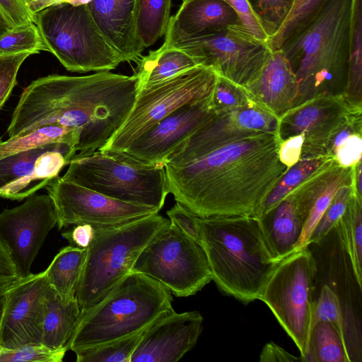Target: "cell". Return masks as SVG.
I'll return each mask as SVG.
<instances>
[{"mask_svg":"<svg viewBox=\"0 0 362 362\" xmlns=\"http://www.w3.org/2000/svg\"><path fill=\"white\" fill-rule=\"evenodd\" d=\"M276 133L240 129L230 114L214 113L169 157L167 187L199 217H259L288 170Z\"/></svg>","mask_w":362,"mask_h":362,"instance_id":"obj_1","label":"cell"},{"mask_svg":"<svg viewBox=\"0 0 362 362\" xmlns=\"http://www.w3.org/2000/svg\"><path fill=\"white\" fill-rule=\"evenodd\" d=\"M137 92L134 74L104 71L82 76L41 77L23 89L7 133L9 137L18 136L56 124L74 128L81 134L73 159L85 156L103 148L118 130Z\"/></svg>","mask_w":362,"mask_h":362,"instance_id":"obj_2","label":"cell"},{"mask_svg":"<svg viewBox=\"0 0 362 362\" xmlns=\"http://www.w3.org/2000/svg\"><path fill=\"white\" fill-rule=\"evenodd\" d=\"M198 226L199 243L217 287L246 304L259 300L279 262L267 247L259 218L198 216Z\"/></svg>","mask_w":362,"mask_h":362,"instance_id":"obj_3","label":"cell"},{"mask_svg":"<svg viewBox=\"0 0 362 362\" xmlns=\"http://www.w3.org/2000/svg\"><path fill=\"white\" fill-rule=\"evenodd\" d=\"M352 4L353 0H329L308 26L281 47L297 81L293 107L317 96L343 94Z\"/></svg>","mask_w":362,"mask_h":362,"instance_id":"obj_4","label":"cell"},{"mask_svg":"<svg viewBox=\"0 0 362 362\" xmlns=\"http://www.w3.org/2000/svg\"><path fill=\"white\" fill-rule=\"evenodd\" d=\"M172 301L171 292L160 283L132 271L81 313L67 349L76 353L143 332L174 310Z\"/></svg>","mask_w":362,"mask_h":362,"instance_id":"obj_5","label":"cell"},{"mask_svg":"<svg viewBox=\"0 0 362 362\" xmlns=\"http://www.w3.org/2000/svg\"><path fill=\"white\" fill-rule=\"evenodd\" d=\"M170 224L158 214L122 225L94 227L76 298L81 313L105 297L132 271L145 247Z\"/></svg>","mask_w":362,"mask_h":362,"instance_id":"obj_6","label":"cell"},{"mask_svg":"<svg viewBox=\"0 0 362 362\" xmlns=\"http://www.w3.org/2000/svg\"><path fill=\"white\" fill-rule=\"evenodd\" d=\"M62 179L122 202L160 210L169 194L165 166L122 151L97 150L73 159Z\"/></svg>","mask_w":362,"mask_h":362,"instance_id":"obj_7","label":"cell"},{"mask_svg":"<svg viewBox=\"0 0 362 362\" xmlns=\"http://www.w3.org/2000/svg\"><path fill=\"white\" fill-rule=\"evenodd\" d=\"M48 52L69 71H110L124 62L103 35L86 5L60 3L35 13Z\"/></svg>","mask_w":362,"mask_h":362,"instance_id":"obj_8","label":"cell"},{"mask_svg":"<svg viewBox=\"0 0 362 362\" xmlns=\"http://www.w3.org/2000/svg\"><path fill=\"white\" fill-rule=\"evenodd\" d=\"M316 272V261L308 247L293 252L279 262L259 298L296 344L303 362L308 353Z\"/></svg>","mask_w":362,"mask_h":362,"instance_id":"obj_9","label":"cell"},{"mask_svg":"<svg viewBox=\"0 0 362 362\" xmlns=\"http://www.w3.org/2000/svg\"><path fill=\"white\" fill-rule=\"evenodd\" d=\"M132 271L155 279L177 297L194 295L212 280L200 243L171 223L145 247Z\"/></svg>","mask_w":362,"mask_h":362,"instance_id":"obj_10","label":"cell"},{"mask_svg":"<svg viewBox=\"0 0 362 362\" xmlns=\"http://www.w3.org/2000/svg\"><path fill=\"white\" fill-rule=\"evenodd\" d=\"M217 76L211 68L198 65L173 78L139 90L127 119L99 150L124 151L134 140L179 107L210 95Z\"/></svg>","mask_w":362,"mask_h":362,"instance_id":"obj_11","label":"cell"},{"mask_svg":"<svg viewBox=\"0 0 362 362\" xmlns=\"http://www.w3.org/2000/svg\"><path fill=\"white\" fill-rule=\"evenodd\" d=\"M171 47L185 52L197 65L210 67L218 76L244 87L258 76L272 52L267 42L255 37L242 25Z\"/></svg>","mask_w":362,"mask_h":362,"instance_id":"obj_12","label":"cell"},{"mask_svg":"<svg viewBox=\"0 0 362 362\" xmlns=\"http://www.w3.org/2000/svg\"><path fill=\"white\" fill-rule=\"evenodd\" d=\"M46 188L56 207L59 229L82 223L94 227L115 226L159 212L154 207L108 197L59 177Z\"/></svg>","mask_w":362,"mask_h":362,"instance_id":"obj_13","label":"cell"},{"mask_svg":"<svg viewBox=\"0 0 362 362\" xmlns=\"http://www.w3.org/2000/svg\"><path fill=\"white\" fill-rule=\"evenodd\" d=\"M57 221L49 194H33L23 204L0 213V241L9 251L20 278L32 274V264Z\"/></svg>","mask_w":362,"mask_h":362,"instance_id":"obj_14","label":"cell"},{"mask_svg":"<svg viewBox=\"0 0 362 362\" xmlns=\"http://www.w3.org/2000/svg\"><path fill=\"white\" fill-rule=\"evenodd\" d=\"M356 112H362V108L350 105L342 95L317 96L292 107L279 118L278 136L282 141L303 134L301 157L327 156L331 139Z\"/></svg>","mask_w":362,"mask_h":362,"instance_id":"obj_15","label":"cell"},{"mask_svg":"<svg viewBox=\"0 0 362 362\" xmlns=\"http://www.w3.org/2000/svg\"><path fill=\"white\" fill-rule=\"evenodd\" d=\"M76 152L65 144H52L0 159V197L23 200L59 177Z\"/></svg>","mask_w":362,"mask_h":362,"instance_id":"obj_16","label":"cell"},{"mask_svg":"<svg viewBox=\"0 0 362 362\" xmlns=\"http://www.w3.org/2000/svg\"><path fill=\"white\" fill-rule=\"evenodd\" d=\"M214 113L212 93L187 102L137 137L122 152L144 163L164 165L175 150Z\"/></svg>","mask_w":362,"mask_h":362,"instance_id":"obj_17","label":"cell"},{"mask_svg":"<svg viewBox=\"0 0 362 362\" xmlns=\"http://www.w3.org/2000/svg\"><path fill=\"white\" fill-rule=\"evenodd\" d=\"M47 284L44 271L20 278L7 291L0 322V347L42 343Z\"/></svg>","mask_w":362,"mask_h":362,"instance_id":"obj_18","label":"cell"},{"mask_svg":"<svg viewBox=\"0 0 362 362\" xmlns=\"http://www.w3.org/2000/svg\"><path fill=\"white\" fill-rule=\"evenodd\" d=\"M202 323L199 312H170L144 331L130 362L179 361L195 346Z\"/></svg>","mask_w":362,"mask_h":362,"instance_id":"obj_19","label":"cell"},{"mask_svg":"<svg viewBox=\"0 0 362 362\" xmlns=\"http://www.w3.org/2000/svg\"><path fill=\"white\" fill-rule=\"evenodd\" d=\"M354 169V166L342 167L333 158H329L289 193L305 220L294 252L308 247V240L313 230L338 189L353 182Z\"/></svg>","mask_w":362,"mask_h":362,"instance_id":"obj_20","label":"cell"},{"mask_svg":"<svg viewBox=\"0 0 362 362\" xmlns=\"http://www.w3.org/2000/svg\"><path fill=\"white\" fill-rule=\"evenodd\" d=\"M235 25H242L240 20L223 0H184L170 18L163 44L173 46Z\"/></svg>","mask_w":362,"mask_h":362,"instance_id":"obj_21","label":"cell"},{"mask_svg":"<svg viewBox=\"0 0 362 362\" xmlns=\"http://www.w3.org/2000/svg\"><path fill=\"white\" fill-rule=\"evenodd\" d=\"M97 27L122 56L137 63L144 48L136 35V0H83Z\"/></svg>","mask_w":362,"mask_h":362,"instance_id":"obj_22","label":"cell"},{"mask_svg":"<svg viewBox=\"0 0 362 362\" xmlns=\"http://www.w3.org/2000/svg\"><path fill=\"white\" fill-rule=\"evenodd\" d=\"M252 100L279 119L298 95L296 76L281 49L272 52L258 76L246 87Z\"/></svg>","mask_w":362,"mask_h":362,"instance_id":"obj_23","label":"cell"},{"mask_svg":"<svg viewBox=\"0 0 362 362\" xmlns=\"http://www.w3.org/2000/svg\"><path fill=\"white\" fill-rule=\"evenodd\" d=\"M258 218L267 247L275 260L280 262L294 252L305 221L291 194Z\"/></svg>","mask_w":362,"mask_h":362,"instance_id":"obj_24","label":"cell"},{"mask_svg":"<svg viewBox=\"0 0 362 362\" xmlns=\"http://www.w3.org/2000/svg\"><path fill=\"white\" fill-rule=\"evenodd\" d=\"M80 315L76 298L64 299L47 283L44 297L42 344L56 349L67 348Z\"/></svg>","mask_w":362,"mask_h":362,"instance_id":"obj_25","label":"cell"},{"mask_svg":"<svg viewBox=\"0 0 362 362\" xmlns=\"http://www.w3.org/2000/svg\"><path fill=\"white\" fill-rule=\"evenodd\" d=\"M134 75L138 79V91L159 84L198 66L180 48L163 44L141 57Z\"/></svg>","mask_w":362,"mask_h":362,"instance_id":"obj_26","label":"cell"},{"mask_svg":"<svg viewBox=\"0 0 362 362\" xmlns=\"http://www.w3.org/2000/svg\"><path fill=\"white\" fill-rule=\"evenodd\" d=\"M86 257V249L69 245L60 250L45 270L48 284L64 299L76 298Z\"/></svg>","mask_w":362,"mask_h":362,"instance_id":"obj_27","label":"cell"},{"mask_svg":"<svg viewBox=\"0 0 362 362\" xmlns=\"http://www.w3.org/2000/svg\"><path fill=\"white\" fill-rule=\"evenodd\" d=\"M80 131L61 124L42 126L23 135L0 139V159L8 156L52 144H65L76 148Z\"/></svg>","mask_w":362,"mask_h":362,"instance_id":"obj_28","label":"cell"},{"mask_svg":"<svg viewBox=\"0 0 362 362\" xmlns=\"http://www.w3.org/2000/svg\"><path fill=\"white\" fill-rule=\"evenodd\" d=\"M336 228L344 249L351 263L353 273L361 288L362 284V198L354 190L346 209Z\"/></svg>","mask_w":362,"mask_h":362,"instance_id":"obj_29","label":"cell"},{"mask_svg":"<svg viewBox=\"0 0 362 362\" xmlns=\"http://www.w3.org/2000/svg\"><path fill=\"white\" fill-rule=\"evenodd\" d=\"M342 96L350 105L362 108V0H353L349 68Z\"/></svg>","mask_w":362,"mask_h":362,"instance_id":"obj_30","label":"cell"},{"mask_svg":"<svg viewBox=\"0 0 362 362\" xmlns=\"http://www.w3.org/2000/svg\"><path fill=\"white\" fill-rule=\"evenodd\" d=\"M172 0H136L135 30L145 49L165 35L170 20Z\"/></svg>","mask_w":362,"mask_h":362,"instance_id":"obj_31","label":"cell"},{"mask_svg":"<svg viewBox=\"0 0 362 362\" xmlns=\"http://www.w3.org/2000/svg\"><path fill=\"white\" fill-rule=\"evenodd\" d=\"M305 362H349L345 337L330 322L318 321L311 327Z\"/></svg>","mask_w":362,"mask_h":362,"instance_id":"obj_32","label":"cell"},{"mask_svg":"<svg viewBox=\"0 0 362 362\" xmlns=\"http://www.w3.org/2000/svg\"><path fill=\"white\" fill-rule=\"evenodd\" d=\"M328 1L329 0H294L291 9L279 30L267 41L271 51L280 49L286 41L308 26Z\"/></svg>","mask_w":362,"mask_h":362,"instance_id":"obj_33","label":"cell"},{"mask_svg":"<svg viewBox=\"0 0 362 362\" xmlns=\"http://www.w3.org/2000/svg\"><path fill=\"white\" fill-rule=\"evenodd\" d=\"M329 158L332 157L327 156L301 157L298 163L288 168L269 193L258 218L275 207Z\"/></svg>","mask_w":362,"mask_h":362,"instance_id":"obj_34","label":"cell"},{"mask_svg":"<svg viewBox=\"0 0 362 362\" xmlns=\"http://www.w3.org/2000/svg\"><path fill=\"white\" fill-rule=\"evenodd\" d=\"M143 332L104 344L79 351L77 362H130Z\"/></svg>","mask_w":362,"mask_h":362,"instance_id":"obj_35","label":"cell"},{"mask_svg":"<svg viewBox=\"0 0 362 362\" xmlns=\"http://www.w3.org/2000/svg\"><path fill=\"white\" fill-rule=\"evenodd\" d=\"M47 51L35 23L9 29L0 35V57Z\"/></svg>","mask_w":362,"mask_h":362,"instance_id":"obj_36","label":"cell"},{"mask_svg":"<svg viewBox=\"0 0 362 362\" xmlns=\"http://www.w3.org/2000/svg\"><path fill=\"white\" fill-rule=\"evenodd\" d=\"M212 105L216 113L230 112L259 105L245 87L218 76L212 93Z\"/></svg>","mask_w":362,"mask_h":362,"instance_id":"obj_37","label":"cell"},{"mask_svg":"<svg viewBox=\"0 0 362 362\" xmlns=\"http://www.w3.org/2000/svg\"><path fill=\"white\" fill-rule=\"evenodd\" d=\"M354 190L355 189L353 182L344 185L338 189L329 205L313 230L308 240V245L311 243H320L332 229L336 228L346 209Z\"/></svg>","mask_w":362,"mask_h":362,"instance_id":"obj_38","label":"cell"},{"mask_svg":"<svg viewBox=\"0 0 362 362\" xmlns=\"http://www.w3.org/2000/svg\"><path fill=\"white\" fill-rule=\"evenodd\" d=\"M268 39L279 30L294 0H248Z\"/></svg>","mask_w":362,"mask_h":362,"instance_id":"obj_39","label":"cell"},{"mask_svg":"<svg viewBox=\"0 0 362 362\" xmlns=\"http://www.w3.org/2000/svg\"><path fill=\"white\" fill-rule=\"evenodd\" d=\"M66 347L52 349L42 343L28 344L16 349L0 347V362H62Z\"/></svg>","mask_w":362,"mask_h":362,"instance_id":"obj_40","label":"cell"},{"mask_svg":"<svg viewBox=\"0 0 362 362\" xmlns=\"http://www.w3.org/2000/svg\"><path fill=\"white\" fill-rule=\"evenodd\" d=\"M318 321L330 322L345 337L340 300L328 285L322 287L317 300L313 303L312 326Z\"/></svg>","mask_w":362,"mask_h":362,"instance_id":"obj_41","label":"cell"},{"mask_svg":"<svg viewBox=\"0 0 362 362\" xmlns=\"http://www.w3.org/2000/svg\"><path fill=\"white\" fill-rule=\"evenodd\" d=\"M30 55V52H21L0 57V110L17 83L21 66Z\"/></svg>","mask_w":362,"mask_h":362,"instance_id":"obj_42","label":"cell"},{"mask_svg":"<svg viewBox=\"0 0 362 362\" xmlns=\"http://www.w3.org/2000/svg\"><path fill=\"white\" fill-rule=\"evenodd\" d=\"M0 13L11 28L35 23L28 0H0Z\"/></svg>","mask_w":362,"mask_h":362,"instance_id":"obj_43","label":"cell"},{"mask_svg":"<svg viewBox=\"0 0 362 362\" xmlns=\"http://www.w3.org/2000/svg\"><path fill=\"white\" fill-rule=\"evenodd\" d=\"M238 16L242 25L255 37L267 42L268 36L248 0H223Z\"/></svg>","mask_w":362,"mask_h":362,"instance_id":"obj_44","label":"cell"},{"mask_svg":"<svg viewBox=\"0 0 362 362\" xmlns=\"http://www.w3.org/2000/svg\"><path fill=\"white\" fill-rule=\"evenodd\" d=\"M362 134H353L348 136L334 151L332 158L344 168H350L361 161Z\"/></svg>","mask_w":362,"mask_h":362,"instance_id":"obj_45","label":"cell"},{"mask_svg":"<svg viewBox=\"0 0 362 362\" xmlns=\"http://www.w3.org/2000/svg\"><path fill=\"white\" fill-rule=\"evenodd\" d=\"M167 215L173 225L199 243L198 216L177 202L167 211Z\"/></svg>","mask_w":362,"mask_h":362,"instance_id":"obj_46","label":"cell"},{"mask_svg":"<svg viewBox=\"0 0 362 362\" xmlns=\"http://www.w3.org/2000/svg\"><path fill=\"white\" fill-rule=\"evenodd\" d=\"M304 141L303 134L295 135L282 141L278 155L279 160L288 168L299 161Z\"/></svg>","mask_w":362,"mask_h":362,"instance_id":"obj_47","label":"cell"},{"mask_svg":"<svg viewBox=\"0 0 362 362\" xmlns=\"http://www.w3.org/2000/svg\"><path fill=\"white\" fill-rule=\"evenodd\" d=\"M94 235V226L88 223L74 225V227L62 233L71 245L85 249L90 244Z\"/></svg>","mask_w":362,"mask_h":362,"instance_id":"obj_48","label":"cell"},{"mask_svg":"<svg viewBox=\"0 0 362 362\" xmlns=\"http://www.w3.org/2000/svg\"><path fill=\"white\" fill-rule=\"evenodd\" d=\"M262 362H291L303 361L302 358L295 356L273 341H269L263 347L259 354Z\"/></svg>","mask_w":362,"mask_h":362,"instance_id":"obj_49","label":"cell"},{"mask_svg":"<svg viewBox=\"0 0 362 362\" xmlns=\"http://www.w3.org/2000/svg\"><path fill=\"white\" fill-rule=\"evenodd\" d=\"M20 279L8 249L0 241V281Z\"/></svg>","mask_w":362,"mask_h":362,"instance_id":"obj_50","label":"cell"},{"mask_svg":"<svg viewBox=\"0 0 362 362\" xmlns=\"http://www.w3.org/2000/svg\"><path fill=\"white\" fill-rule=\"evenodd\" d=\"M362 168V163L361 161L358 162L356 165H354V180L353 184L354 186L355 191L358 196L362 198V188H361V171Z\"/></svg>","mask_w":362,"mask_h":362,"instance_id":"obj_51","label":"cell"},{"mask_svg":"<svg viewBox=\"0 0 362 362\" xmlns=\"http://www.w3.org/2000/svg\"><path fill=\"white\" fill-rule=\"evenodd\" d=\"M18 279L0 281V322L7 291Z\"/></svg>","mask_w":362,"mask_h":362,"instance_id":"obj_52","label":"cell"},{"mask_svg":"<svg viewBox=\"0 0 362 362\" xmlns=\"http://www.w3.org/2000/svg\"><path fill=\"white\" fill-rule=\"evenodd\" d=\"M11 28L8 23L7 22V21L0 13V35H1Z\"/></svg>","mask_w":362,"mask_h":362,"instance_id":"obj_53","label":"cell"},{"mask_svg":"<svg viewBox=\"0 0 362 362\" xmlns=\"http://www.w3.org/2000/svg\"><path fill=\"white\" fill-rule=\"evenodd\" d=\"M28 2H29V1H33V0H28Z\"/></svg>","mask_w":362,"mask_h":362,"instance_id":"obj_54","label":"cell"},{"mask_svg":"<svg viewBox=\"0 0 362 362\" xmlns=\"http://www.w3.org/2000/svg\"><path fill=\"white\" fill-rule=\"evenodd\" d=\"M182 1H184V0H182Z\"/></svg>","mask_w":362,"mask_h":362,"instance_id":"obj_55","label":"cell"}]
</instances>
